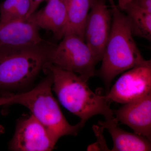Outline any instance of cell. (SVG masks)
<instances>
[{
  "label": "cell",
  "mask_w": 151,
  "mask_h": 151,
  "mask_svg": "<svg viewBox=\"0 0 151 151\" xmlns=\"http://www.w3.org/2000/svg\"><path fill=\"white\" fill-rule=\"evenodd\" d=\"M54 45L44 40L35 44L0 45V96L27 91L50 63Z\"/></svg>",
  "instance_id": "cell-1"
},
{
  "label": "cell",
  "mask_w": 151,
  "mask_h": 151,
  "mask_svg": "<svg viewBox=\"0 0 151 151\" xmlns=\"http://www.w3.org/2000/svg\"><path fill=\"white\" fill-rule=\"evenodd\" d=\"M112 13L111 32L97 73L105 84L106 94L116 76L131 68L147 63L133 37L129 19L114 0H107Z\"/></svg>",
  "instance_id": "cell-2"
},
{
  "label": "cell",
  "mask_w": 151,
  "mask_h": 151,
  "mask_svg": "<svg viewBox=\"0 0 151 151\" xmlns=\"http://www.w3.org/2000/svg\"><path fill=\"white\" fill-rule=\"evenodd\" d=\"M44 69L52 75V89L61 105L79 117L80 123L84 126L90 118L99 114L103 115L105 120L115 118L105 95L93 92L81 76L50 63Z\"/></svg>",
  "instance_id": "cell-3"
},
{
  "label": "cell",
  "mask_w": 151,
  "mask_h": 151,
  "mask_svg": "<svg viewBox=\"0 0 151 151\" xmlns=\"http://www.w3.org/2000/svg\"><path fill=\"white\" fill-rule=\"evenodd\" d=\"M44 70L46 77L33 89L15 94L11 105L19 104L29 109L56 142L63 136H76L84 125L80 122L71 125L67 122L52 92V75Z\"/></svg>",
  "instance_id": "cell-4"
},
{
  "label": "cell",
  "mask_w": 151,
  "mask_h": 151,
  "mask_svg": "<svg viewBox=\"0 0 151 151\" xmlns=\"http://www.w3.org/2000/svg\"><path fill=\"white\" fill-rule=\"evenodd\" d=\"M58 45H54L50 63L63 70L72 71L86 82L96 74L95 66L99 60L84 40L78 36L67 34Z\"/></svg>",
  "instance_id": "cell-5"
},
{
  "label": "cell",
  "mask_w": 151,
  "mask_h": 151,
  "mask_svg": "<svg viewBox=\"0 0 151 151\" xmlns=\"http://www.w3.org/2000/svg\"><path fill=\"white\" fill-rule=\"evenodd\" d=\"M151 93V61L127 70L113 84L106 98L109 102L126 104Z\"/></svg>",
  "instance_id": "cell-6"
},
{
  "label": "cell",
  "mask_w": 151,
  "mask_h": 151,
  "mask_svg": "<svg viewBox=\"0 0 151 151\" xmlns=\"http://www.w3.org/2000/svg\"><path fill=\"white\" fill-rule=\"evenodd\" d=\"M56 142L45 127L32 115L18 120L9 149L14 151H50Z\"/></svg>",
  "instance_id": "cell-7"
},
{
  "label": "cell",
  "mask_w": 151,
  "mask_h": 151,
  "mask_svg": "<svg viewBox=\"0 0 151 151\" xmlns=\"http://www.w3.org/2000/svg\"><path fill=\"white\" fill-rule=\"evenodd\" d=\"M107 0H92L84 29V41L101 61L112 24V13Z\"/></svg>",
  "instance_id": "cell-8"
},
{
  "label": "cell",
  "mask_w": 151,
  "mask_h": 151,
  "mask_svg": "<svg viewBox=\"0 0 151 151\" xmlns=\"http://www.w3.org/2000/svg\"><path fill=\"white\" fill-rule=\"evenodd\" d=\"M113 113L119 125H127L135 134L151 141V93L140 100L124 104Z\"/></svg>",
  "instance_id": "cell-9"
},
{
  "label": "cell",
  "mask_w": 151,
  "mask_h": 151,
  "mask_svg": "<svg viewBox=\"0 0 151 151\" xmlns=\"http://www.w3.org/2000/svg\"><path fill=\"white\" fill-rule=\"evenodd\" d=\"M39 27L32 18L26 19L1 22L0 45H25L43 42Z\"/></svg>",
  "instance_id": "cell-10"
},
{
  "label": "cell",
  "mask_w": 151,
  "mask_h": 151,
  "mask_svg": "<svg viewBox=\"0 0 151 151\" xmlns=\"http://www.w3.org/2000/svg\"><path fill=\"white\" fill-rule=\"evenodd\" d=\"M68 0H47L42 9L35 12L30 16L40 29L50 31L57 39L61 35L67 17Z\"/></svg>",
  "instance_id": "cell-11"
},
{
  "label": "cell",
  "mask_w": 151,
  "mask_h": 151,
  "mask_svg": "<svg viewBox=\"0 0 151 151\" xmlns=\"http://www.w3.org/2000/svg\"><path fill=\"white\" fill-rule=\"evenodd\" d=\"M99 126L107 129L113 139V151H151V141L135 133L127 132L119 127L116 118L104 122L99 121Z\"/></svg>",
  "instance_id": "cell-12"
},
{
  "label": "cell",
  "mask_w": 151,
  "mask_h": 151,
  "mask_svg": "<svg viewBox=\"0 0 151 151\" xmlns=\"http://www.w3.org/2000/svg\"><path fill=\"white\" fill-rule=\"evenodd\" d=\"M92 0H68L66 23L61 39L65 35L78 36L84 40V29Z\"/></svg>",
  "instance_id": "cell-13"
},
{
  "label": "cell",
  "mask_w": 151,
  "mask_h": 151,
  "mask_svg": "<svg viewBox=\"0 0 151 151\" xmlns=\"http://www.w3.org/2000/svg\"><path fill=\"white\" fill-rule=\"evenodd\" d=\"M122 10L125 12L131 24L133 35L151 40V14L137 6L132 1Z\"/></svg>",
  "instance_id": "cell-14"
},
{
  "label": "cell",
  "mask_w": 151,
  "mask_h": 151,
  "mask_svg": "<svg viewBox=\"0 0 151 151\" xmlns=\"http://www.w3.org/2000/svg\"><path fill=\"white\" fill-rule=\"evenodd\" d=\"M32 0H5L0 5V22L26 19L32 14Z\"/></svg>",
  "instance_id": "cell-15"
},
{
  "label": "cell",
  "mask_w": 151,
  "mask_h": 151,
  "mask_svg": "<svg viewBox=\"0 0 151 151\" xmlns=\"http://www.w3.org/2000/svg\"><path fill=\"white\" fill-rule=\"evenodd\" d=\"M95 132V135L98 136V142L94 143L92 146H89L87 149V150H106L109 149L105 143V140L103 137V131L104 129L100 126H96L93 128Z\"/></svg>",
  "instance_id": "cell-16"
},
{
  "label": "cell",
  "mask_w": 151,
  "mask_h": 151,
  "mask_svg": "<svg viewBox=\"0 0 151 151\" xmlns=\"http://www.w3.org/2000/svg\"><path fill=\"white\" fill-rule=\"evenodd\" d=\"M15 94L0 96V107L2 106H10L11 103L14 98ZM5 129L4 127L0 125V134L4 133Z\"/></svg>",
  "instance_id": "cell-17"
},
{
  "label": "cell",
  "mask_w": 151,
  "mask_h": 151,
  "mask_svg": "<svg viewBox=\"0 0 151 151\" xmlns=\"http://www.w3.org/2000/svg\"><path fill=\"white\" fill-rule=\"evenodd\" d=\"M131 1L138 7L151 14V0H132Z\"/></svg>",
  "instance_id": "cell-18"
},
{
  "label": "cell",
  "mask_w": 151,
  "mask_h": 151,
  "mask_svg": "<svg viewBox=\"0 0 151 151\" xmlns=\"http://www.w3.org/2000/svg\"><path fill=\"white\" fill-rule=\"evenodd\" d=\"M33 3V7L32 14L36 12L38 7L40 5L41 3L43 2V0H32Z\"/></svg>",
  "instance_id": "cell-19"
},
{
  "label": "cell",
  "mask_w": 151,
  "mask_h": 151,
  "mask_svg": "<svg viewBox=\"0 0 151 151\" xmlns=\"http://www.w3.org/2000/svg\"><path fill=\"white\" fill-rule=\"evenodd\" d=\"M132 1V0H119L118 6L119 7V8L122 10L124 6Z\"/></svg>",
  "instance_id": "cell-20"
}]
</instances>
